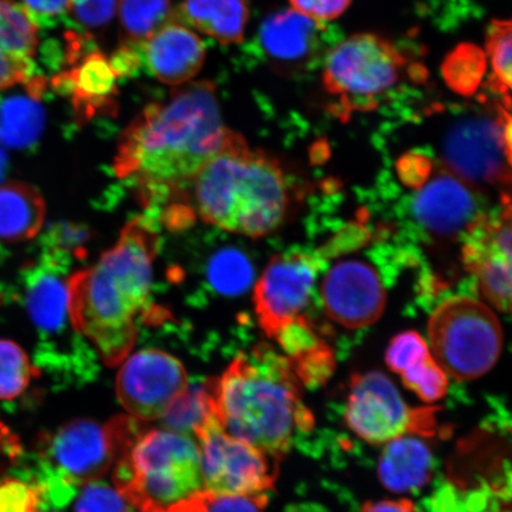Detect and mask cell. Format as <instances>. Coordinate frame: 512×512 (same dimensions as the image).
<instances>
[{"mask_svg": "<svg viewBox=\"0 0 512 512\" xmlns=\"http://www.w3.org/2000/svg\"><path fill=\"white\" fill-rule=\"evenodd\" d=\"M128 503L117 488L100 480L86 484L76 499L75 512H127Z\"/></svg>", "mask_w": 512, "mask_h": 512, "instance_id": "1f68e13d", "label": "cell"}, {"mask_svg": "<svg viewBox=\"0 0 512 512\" xmlns=\"http://www.w3.org/2000/svg\"><path fill=\"white\" fill-rule=\"evenodd\" d=\"M439 414L434 405H409L386 375L370 371L352 376L344 420L358 439L383 446L403 437H446Z\"/></svg>", "mask_w": 512, "mask_h": 512, "instance_id": "ba28073f", "label": "cell"}, {"mask_svg": "<svg viewBox=\"0 0 512 512\" xmlns=\"http://www.w3.org/2000/svg\"><path fill=\"white\" fill-rule=\"evenodd\" d=\"M383 446L377 472L384 488L407 494L430 482L433 457L422 438L403 437Z\"/></svg>", "mask_w": 512, "mask_h": 512, "instance_id": "ffe728a7", "label": "cell"}, {"mask_svg": "<svg viewBox=\"0 0 512 512\" xmlns=\"http://www.w3.org/2000/svg\"><path fill=\"white\" fill-rule=\"evenodd\" d=\"M490 83L499 95L512 94V16L491 21L485 35Z\"/></svg>", "mask_w": 512, "mask_h": 512, "instance_id": "83f0119b", "label": "cell"}, {"mask_svg": "<svg viewBox=\"0 0 512 512\" xmlns=\"http://www.w3.org/2000/svg\"><path fill=\"white\" fill-rule=\"evenodd\" d=\"M464 262L480 293L497 310L512 315V203L482 214L465 234Z\"/></svg>", "mask_w": 512, "mask_h": 512, "instance_id": "7c38bea8", "label": "cell"}, {"mask_svg": "<svg viewBox=\"0 0 512 512\" xmlns=\"http://www.w3.org/2000/svg\"><path fill=\"white\" fill-rule=\"evenodd\" d=\"M323 24L296 10L275 12L260 29V43L274 66L303 67L319 48Z\"/></svg>", "mask_w": 512, "mask_h": 512, "instance_id": "ac0fdd59", "label": "cell"}, {"mask_svg": "<svg viewBox=\"0 0 512 512\" xmlns=\"http://www.w3.org/2000/svg\"><path fill=\"white\" fill-rule=\"evenodd\" d=\"M121 0H72L69 11L83 27L101 29L119 11Z\"/></svg>", "mask_w": 512, "mask_h": 512, "instance_id": "d6a6232c", "label": "cell"}, {"mask_svg": "<svg viewBox=\"0 0 512 512\" xmlns=\"http://www.w3.org/2000/svg\"><path fill=\"white\" fill-rule=\"evenodd\" d=\"M324 309L348 329L374 324L386 306L379 275L366 262L345 260L326 273L322 284Z\"/></svg>", "mask_w": 512, "mask_h": 512, "instance_id": "9a60e30c", "label": "cell"}, {"mask_svg": "<svg viewBox=\"0 0 512 512\" xmlns=\"http://www.w3.org/2000/svg\"><path fill=\"white\" fill-rule=\"evenodd\" d=\"M405 54L374 32H358L336 44L324 63L323 86L348 111H369L402 80Z\"/></svg>", "mask_w": 512, "mask_h": 512, "instance_id": "52a82bcc", "label": "cell"}, {"mask_svg": "<svg viewBox=\"0 0 512 512\" xmlns=\"http://www.w3.org/2000/svg\"><path fill=\"white\" fill-rule=\"evenodd\" d=\"M0 42L12 55L34 60L38 47L37 25L24 6L0 0Z\"/></svg>", "mask_w": 512, "mask_h": 512, "instance_id": "4316f807", "label": "cell"}, {"mask_svg": "<svg viewBox=\"0 0 512 512\" xmlns=\"http://www.w3.org/2000/svg\"><path fill=\"white\" fill-rule=\"evenodd\" d=\"M361 512H416V509L411 499L398 498L367 502L363 505Z\"/></svg>", "mask_w": 512, "mask_h": 512, "instance_id": "60d3db41", "label": "cell"}, {"mask_svg": "<svg viewBox=\"0 0 512 512\" xmlns=\"http://www.w3.org/2000/svg\"><path fill=\"white\" fill-rule=\"evenodd\" d=\"M34 62L12 55L0 42V91L29 79Z\"/></svg>", "mask_w": 512, "mask_h": 512, "instance_id": "8d00e7d4", "label": "cell"}, {"mask_svg": "<svg viewBox=\"0 0 512 512\" xmlns=\"http://www.w3.org/2000/svg\"><path fill=\"white\" fill-rule=\"evenodd\" d=\"M209 494L206 491H200L184 501L171 505L163 512H207Z\"/></svg>", "mask_w": 512, "mask_h": 512, "instance_id": "7bdbcfd3", "label": "cell"}, {"mask_svg": "<svg viewBox=\"0 0 512 512\" xmlns=\"http://www.w3.org/2000/svg\"><path fill=\"white\" fill-rule=\"evenodd\" d=\"M399 176L409 188L419 189L433 169L431 159L421 153H407L399 160Z\"/></svg>", "mask_w": 512, "mask_h": 512, "instance_id": "74e56055", "label": "cell"}, {"mask_svg": "<svg viewBox=\"0 0 512 512\" xmlns=\"http://www.w3.org/2000/svg\"><path fill=\"white\" fill-rule=\"evenodd\" d=\"M229 132L213 83H185L168 99L147 105L125 128L115 175L136 188L145 204L187 202L192 182Z\"/></svg>", "mask_w": 512, "mask_h": 512, "instance_id": "6da1fadb", "label": "cell"}, {"mask_svg": "<svg viewBox=\"0 0 512 512\" xmlns=\"http://www.w3.org/2000/svg\"><path fill=\"white\" fill-rule=\"evenodd\" d=\"M247 0H184L174 11V22L190 25L222 44L240 43L245 37Z\"/></svg>", "mask_w": 512, "mask_h": 512, "instance_id": "44dd1931", "label": "cell"}, {"mask_svg": "<svg viewBox=\"0 0 512 512\" xmlns=\"http://www.w3.org/2000/svg\"><path fill=\"white\" fill-rule=\"evenodd\" d=\"M290 196L283 168L230 131L192 182L187 208L224 232L259 239L284 223Z\"/></svg>", "mask_w": 512, "mask_h": 512, "instance_id": "277c9868", "label": "cell"}, {"mask_svg": "<svg viewBox=\"0 0 512 512\" xmlns=\"http://www.w3.org/2000/svg\"><path fill=\"white\" fill-rule=\"evenodd\" d=\"M76 114L89 120L99 113L112 112L118 95L117 80L110 59L92 51L64 76Z\"/></svg>", "mask_w": 512, "mask_h": 512, "instance_id": "d6986e66", "label": "cell"}, {"mask_svg": "<svg viewBox=\"0 0 512 512\" xmlns=\"http://www.w3.org/2000/svg\"><path fill=\"white\" fill-rule=\"evenodd\" d=\"M189 389L183 363L158 349L128 355L120 364L115 382L121 405L140 421L163 419Z\"/></svg>", "mask_w": 512, "mask_h": 512, "instance_id": "8fae6325", "label": "cell"}, {"mask_svg": "<svg viewBox=\"0 0 512 512\" xmlns=\"http://www.w3.org/2000/svg\"><path fill=\"white\" fill-rule=\"evenodd\" d=\"M6 165H8V157H6L3 147L0 145V181L5 175Z\"/></svg>", "mask_w": 512, "mask_h": 512, "instance_id": "ee69618b", "label": "cell"}, {"mask_svg": "<svg viewBox=\"0 0 512 512\" xmlns=\"http://www.w3.org/2000/svg\"><path fill=\"white\" fill-rule=\"evenodd\" d=\"M113 480L133 508L163 512L203 490L198 445L166 428L143 431L117 460Z\"/></svg>", "mask_w": 512, "mask_h": 512, "instance_id": "5b68a950", "label": "cell"}, {"mask_svg": "<svg viewBox=\"0 0 512 512\" xmlns=\"http://www.w3.org/2000/svg\"><path fill=\"white\" fill-rule=\"evenodd\" d=\"M171 0H121V38L127 46H142L174 22Z\"/></svg>", "mask_w": 512, "mask_h": 512, "instance_id": "cb8c5ba5", "label": "cell"}, {"mask_svg": "<svg viewBox=\"0 0 512 512\" xmlns=\"http://www.w3.org/2000/svg\"><path fill=\"white\" fill-rule=\"evenodd\" d=\"M44 112L38 101L12 96L0 105V145L25 149L35 144L44 127Z\"/></svg>", "mask_w": 512, "mask_h": 512, "instance_id": "d4e9b609", "label": "cell"}, {"mask_svg": "<svg viewBox=\"0 0 512 512\" xmlns=\"http://www.w3.org/2000/svg\"><path fill=\"white\" fill-rule=\"evenodd\" d=\"M40 492L17 479L0 483V512H38Z\"/></svg>", "mask_w": 512, "mask_h": 512, "instance_id": "836d02e7", "label": "cell"}, {"mask_svg": "<svg viewBox=\"0 0 512 512\" xmlns=\"http://www.w3.org/2000/svg\"><path fill=\"white\" fill-rule=\"evenodd\" d=\"M503 100L495 105L499 123H501V143L505 162L512 170V106L509 95H502Z\"/></svg>", "mask_w": 512, "mask_h": 512, "instance_id": "f35d334b", "label": "cell"}, {"mask_svg": "<svg viewBox=\"0 0 512 512\" xmlns=\"http://www.w3.org/2000/svg\"><path fill=\"white\" fill-rule=\"evenodd\" d=\"M494 115L460 119L447 131L443 164L454 176L472 185H512V170L503 155L501 123Z\"/></svg>", "mask_w": 512, "mask_h": 512, "instance_id": "4fadbf2b", "label": "cell"}, {"mask_svg": "<svg viewBox=\"0 0 512 512\" xmlns=\"http://www.w3.org/2000/svg\"><path fill=\"white\" fill-rule=\"evenodd\" d=\"M472 185L448 170L427 179L413 202L415 219L438 238L466 234L482 213Z\"/></svg>", "mask_w": 512, "mask_h": 512, "instance_id": "2e32d148", "label": "cell"}, {"mask_svg": "<svg viewBox=\"0 0 512 512\" xmlns=\"http://www.w3.org/2000/svg\"><path fill=\"white\" fill-rule=\"evenodd\" d=\"M434 360L457 381L479 379L501 356V324L489 306L470 297L441 303L428 323Z\"/></svg>", "mask_w": 512, "mask_h": 512, "instance_id": "8992f818", "label": "cell"}, {"mask_svg": "<svg viewBox=\"0 0 512 512\" xmlns=\"http://www.w3.org/2000/svg\"><path fill=\"white\" fill-rule=\"evenodd\" d=\"M46 204L40 192L28 184L0 185V240L24 241L40 232Z\"/></svg>", "mask_w": 512, "mask_h": 512, "instance_id": "603a6c76", "label": "cell"}, {"mask_svg": "<svg viewBox=\"0 0 512 512\" xmlns=\"http://www.w3.org/2000/svg\"><path fill=\"white\" fill-rule=\"evenodd\" d=\"M136 512H146V511H142V510H137Z\"/></svg>", "mask_w": 512, "mask_h": 512, "instance_id": "f6af8a7d", "label": "cell"}, {"mask_svg": "<svg viewBox=\"0 0 512 512\" xmlns=\"http://www.w3.org/2000/svg\"><path fill=\"white\" fill-rule=\"evenodd\" d=\"M68 278L63 277L59 264L50 258L28 274L25 302L38 329L55 332L69 320Z\"/></svg>", "mask_w": 512, "mask_h": 512, "instance_id": "7402d4cb", "label": "cell"}, {"mask_svg": "<svg viewBox=\"0 0 512 512\" xmlns=\"http://www.w3.org/2000/svg\"><path fill=\"white\" fill-rule=\"evenodd\" d=\"M34 368L18 344L0 341V400H14L28 388Z\"/></svg>", "mask_w": 512, "mask_h": 512, "instance_id": "f1b7e54d", "label": "cell"}, {"mask_svg": "<svg viewBox=\"0 0 512 512\" xmlns=\"http://www.w3.org/2000/svg\"><path fill=\"white\" fill-rule=\"evenodd\" d=\"M300 382L285 355L273 345H256L213 380L217 418L229 434L279 460L294 433L313 427Z\"/></svg>", "mask_w": 512, "mask_h": 512, "instance_id": "3957f363", "label": "cell"}, {"mask_svg": "<svg viewBox=\"0 0 512 512\" xmlns=\"http://www.w3.org/2000/svg\"><path fill=\"white\" fill-rule=\"evenodd\" d=\"M325 264L324 251H288L268 262L253 294L255 316L268 338L303 317Z\"/></svg>", "mask_w": 512, "mask_h": 512, "instance_id": "30bf717a", "label": "cell"}, {"mask_svg": "<svg viewBox=\"0 0 512 512\" xmlns=\"http://www.w3.org/2000/svg\"><path fill=\"white\" fill-rule=\"evenodd\" d=\"M194 434L200 451L203 491L213 496L258 495L273 488L275 459L224 430L216 409Z\"/></svg>", "mask_w": 512, "mask_h": 512, "instance_id": "9c48e42d", "label": "cell"}, {"mask_svg": "<svg viewBox=\"0 0 512 512\" xmlns=\"http://www.w3.org/2000/svg\"><path fill=\"white\" fill-rule=\"evenodd\" d=\"M400 376L403 384L426 405H434L447 394L448 376L434 360L433 355L415 364Z\"/></svg>", "mask_w": 512, "mask_h": 512, "instance_id": "f546056e", "label": "cell"}, {"mask_svg": "<svg viewBox=\"0 0 512 512\" xmlns=\"http://www.w3.org/2000/svg\"><path fill=\"white\" fill-rule=\"evenodd\" d=\"M120 446L113 422L100 425L91 419H76L60 428L51 443V457L69 483L100 480L117 462Z\"/></svg>", "mask_w": 512, "mask_h": 512, "instance_id": "5bb4252c", "label": "cell"}, {"mask_svg": "<svg viewBox=\"0 0 512 512\" xmlns=\"http://www.w3.org/2000/svg\"><path fill=\"white\" fill-rule=\"evenodd\" d=\"M267 502L265 494L229 496L210 495L207 512H265Z\"/></svg>", "mask_w": 512, "mask_h": 512, "instance_id": "d590c367", "label": "cell"}, {"mask_svg": "<svg viewBox=\"0 0 512 512\" xmlns=\"http://www.w3.org/2000/svg\"><path fill=\"white\" fill-rule=\"evenodd\" d=\"M290 3L299 14L323 24L343 16L352 0H290Z\"/></svg>", "mask_w": 512, "mask_h": 512, "instance_id": "e575fe53", "label": "cell"}, {"mask_svg": "<svg viewBox=\"0 0 512 512\" xmlns=\"http://www.w3.org/2000/svg\"><path fill=\"white\" fill-rule=\"evenodd\" d=\"M158 249L152 221L136 217L94 265L69 275V322L108 367L120 366L137 343Z\"/></svg>", "mask_w": 512, "mask_h": 512, "instance_id": "7a4b0ae2", "label": "cell"}, {"mask_svg": "<svg viewBox=\"0 0 512 512\" xmlns=\"http://www.w3.org/2000/svg\"><path fill=\"white\" fill-rule=\"evenodd\" d=\"M22 2L37 14L56 16L69 11L72 0H22Z\"/></svg>", "mask_w": 512, "mask_h": 512, "instance_id": "b9f144b4", "label": "cell"}, {"mask_svg": "<svg viewBox=\"0 0 512 512\" xmlns=\"http://www.w3.org/2000/svg\"><path fill=\"white\" fill-rule=\"evenodd\" d=\"M432 356L425 339L416 332H403L396 336L387 350L386 361L390 370L401 375L426 358Z\"/></svg>", "mask_w": 512, "mask_h": 512, "instance_id": "4dcf8cb0", "label": "cell"}, {"mask_svg": "<svg viewBox=\"0 0 512 512\" xmlns=\"http://www.w3.org/2000/svg\"><path fill=\"white\" fill-rule=\"evenodd\" d=\"M112 67L118 78L120 76L128 75L133 72L139 66V56L131 46L125 44L121 47L117 53H115L110 59Z\"/></svg>", "mask_w": 512, "mask_h": 512, "instance_id": "ab89813d", "label": "cell"}, {"mask_svg": "<svg viewBox=\"0 0 512 512\" xmlns=\"http://www.w3.org/2000/svg\"><path fill=\"white\" fill-rule=\"evenodd\" d=\"M145 54L152 74L171 86L194 79L206 60L201 38L176 22L166 25L145 44Z\"/></svg>", "mask_w": 512, "mask_h": 512, "instance_id": "e0dca14e", "label": "cell"}, {"mask_svg": "<svg viewBox=\"0 0 512 512\" xmlns=\"http://www.w3.org/2000/svg\"><path fill=\"white\" fill-rule=\"evenodd\" d=\"M488 68L485 51L475 44L463 43L446 56L441 73L446 85L458 95L471 96L478 92Z\"/></svg>", "mask_w": 512, "mask_h": 512, "instance_id": "484cf974", "label": "cell"}]
</instances>
